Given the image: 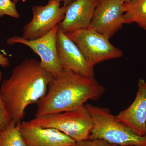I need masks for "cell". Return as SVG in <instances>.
Wrapping results in <instances>:
<instances>
[{
    "label": "cell",
    "instance_id": "obj_6",
    "mask_svg": "<svg viewBox=\"0 0 146 146\" xmlns=\"http://www.w3.org/2000/svg\"><path fill=\"white\" fill-rule=\"evenodd\" d=\"M58 29V25L44 36L33 40H27L22 36L15 35L7 39L6 44L8 46L22 44L30 48L40 57L42 67L55 77L63 70L57 54L56 43Z\"/></svg>",
    "mask_w": 146,
    "mask_h": 146
},
{
    "label": "cell",
    "instance_id": "obj_18",
    "mask_svg": "<svg viewBox=\"0 0 146 146\" xmlns=\"http://www.w3.org/2000/svg\"><path fill=\"white\" fill-rule=\"evenodd\" d=\"M10 65V61L8 58L3 54H0V66L3 68H7Z\"/></svg>",
    "mask_w": 146,
    "mask_h": 146
},
{
    "label": "cell",
    "instance_id": "obj_15",
    "mask_svg": "<svg viewBox=\"0 0 146 146\" xmlns=\"http://www.w3.org/2000/svg\"><path fill=\"white\" fill-rule=\"evenodd\" d=\"M5 15L16 19H19L21 17L16 3L11 0H0V18Z\"/></svg>",
    "mask_w": 146,
    "mask_h": 146
},
{
    "label": "cell",
    "instance_id": "obj_12",
    "mask_svg": "<svg viewBox=\"0 0 146 146\" xmlns=\"http://www.w3.org/2000/svg\"><path fill=\"white\" fill-rule=\"evenodd\" d=\"M135 99L130 106L121 111L116 119L131 129L136 134L146 136V82L140 78Z\"/></svg>",
    "mask_w": 146,
    "mask_h": 146
},
{
    "label": "cell",
    "instance_id": "obj_20",
    "mask_svg": "<svg viewBox=\"0 0 146 146\" xmlns=\"http://www.w3.org/2000/svg\"><path fill=\"white\" fill-rule=\"evenodd\" d=\"M122 1V2L123 3H125L128 2L130 1H131V0H121Z\"/></svg>",
    "mask_w": 146,
    "mask_h": 146
},
{
    "label": "cell",
    "instance_id": "obj_22",
    "mask_svg": "<svg viewBox=\"0 0 146 146\" xmlns=\"http://www.w3.org/2000/svg\"></svg>",
    "mask_w": 146,
    "mask_h": 146
},
{
    "label": "cell",
    "instance_id": "obj_21",
    "mask_svg": "<svg viewBox=\"0 0 146 146\" xmlns=\"http://www.w3.org/2000/svg\"><path fill=\"white\" fill-rule=\"evenodd\" d=\"M11 1H12L13 3H15L16 4V3L18 2L20 0H11Z\"/></svg>",
    "mask_w": 146,
    "mask_h": 146
},
{
    "label": "cell",
    "instance_id": "obj_11",
    "mask_svg": "<svg viewBox=\"0 0 146 146\" xmlns=\"http://www.w3.org/2000/svg\"><path fill=\"white\" fill-rule=\"evenodd\" d=\"M99 0H74L66 6L65 16L58 24L65 33L89 28Z\"/></svg>",
    "mask_w": 146,
    "mask_h": 146
},
{
    "label": "cell",
    "instance_id": "obj_1",
    "mask_svg": "<svg viewBox=\"0 0 146 146\" xmlns=\"http://www.w3.org/2000/svg\"><path fill=\"white\" fill-rule=\"evenodd\" d=\"M53 78L40 61L35 58H27L14 67L0 87L2 99L13 121L21 122L27 106L44 96Z\"/></svg>",
    "mask_w": 146,
    "mask_h": 146
},
{
    "label": "cell",
    "instance_id": "obj_13",
    "mask_svg": "<svg viewBox=\"0 0 146 146\" xmlns=\"http://www.w3.org/2000/svg\"><path fill=\"white\" fill-rule=\"evenodd\" d=\"M125 24H136L146 31V0L124 3Z\"/></svg>",
    "mask_w": 146,
    "mask_h": 146
},
{
    "label": "cell",
    "instance_id": "obj_16",
    "mask_svg": "<svg viewBox=\"0 0 146 146\" xmlns=\"http://www.w3.org/2000/svg\"><path fill=\"white\" fill-rule=\"evenodd\" d=\"M3 73L0 71V82L2 79ZM13 121L6 109L0 94V130H5L9 126Z\"/></svg>",
    "mask_w": 146,
    "mask_h": 146
},
{
    "label": "cell",
    "instance_id": "obj_8",
    "mask_svg": "<svg viewBox=\"0 0 146 146\" xmlns=\"http://www.w3.org/2000/svg\"><path fill=\"white\" fill-rule=\"evenodd\" d=\"M123 5L121 0H99L89 28L111 39L125 24Z\"/></svg>",
    "mask_w": 146,
    "mask_h": 146
},
{
    "label": "cell",
    "instance_id": "obj_3",
    "mask_svg": "<svg viewBox=\"0 0 146 146\" xmlns=\"http://www.w3.org/2000/svg\"><path fill=\"white\" fill-rule=\"evenodd\" d=\"M86 105L94 121L89 139H103L117 146H146V136L138 135L119 121L108 108Z\"/></svg>",
    "mask_w": 146,
    "mask_h": 146
},
{
    "label": "cell",
    "instance_id": "obj_9",
    "mask_svg": "<svg viewBox=\"0 0 146 146\" xmlns=\"http://www.w3.org/2000/svg\"><path fill=\"white\" fill-rule=\"evenodd\" d=\"M56 46L58 59L63 70L95 78L94 65L89 63L77 46L59 29Z\"/></svg>",
    "mask_w": 146,
    "mask_h": 146
},
{
    "label": "cell",
    "instance_id": "obj_14",
    "mask_svg": "<svg viewBox=\"0 0 146 146\" xmlns=\"http://www.w3.org/2000/svg\"><path fill=\"white\" fill-rule=\"evenodd\" d=\"M21 122L13 121L6 129L0 130V146H26L20 131Z\"/></svg>",
    "mask_w": 146,
    "mask_h": 146
},
{
    "label": "cell",
    "instance_id": "obj_10",
    "mask_svg": "<svg viewBox=\"0 0 146 146\" xmlns=\"http://www.w3.org/2000/svg\"><path fill=\"white\" fill-rule=\"evenodd\" d=\"M20 130L26 146H74V140L51 128L32 125L28 121L20 122Z\"/></svg>",
    "mask_w": 146,
    "mask_h": 146
},
{
    "label": "cell",
    "instance_id": "obj_5",
    "mask_svg": "<svg viewBox=\"0 0 146 146\" xmlns=\"http://www.w3.org/2000/svg\"><path fill=\"white\" fill-rule=\"evenodd\" d=\"M65 34L94 66L106 60L120 58L123 54L110 42L109 39L90 28Z\"/></svg>",
    "mask_w": 146,
    "mask_h": 146
},
{
    "label": "cell",
    "instance_id": "obj_17",
    "mask_svg": "<svg viewBox=\"0 0 146 146\" xmlns=\"http://www.w3.org/2000/svg\"><path fill=\"white\" fill-rule=\"evenodd\" d=\"M74 146H117L110 143L105 140L102 139H94L76 142Z\"/></svg>",
    "mask_w": 146,
    "mask_h": 146
},
{
    "label": "cell",
    "instance_id": "obj_19",
    "mask_svg": "<svg viewBox=\"0 0 146 146\" xmlns=\"http://www.w3.org/2000/svg\"><path fill=\"white\" fill-rule=\"evenodd\" d=\"M60 3H63V5L67 6L74 0H56Z\"/></svg>",
    "mask_w": 146,
    "mask_h": 146
},
{
    "label": "cell",
    "instance_id": "obj_4",
    "mask_svg": "<svg viewBox=\"0 0 146 146\" xmlns=\"http://www.w3.org/2000/svg\"><path fill=\"white\" fill-rule=\"evenodd\" d=\"M28 122L57 129L76 142L88 140L94 127L93 118L86 104L74 110L35 117Z\"/></svg>",
    "mask_w": 146,
    "mask_h": 146
},
{
    "label": "cell",
    "instance_id": "obj_2",
    "mask_svg": "<svg viewBox=\"0 0 146 146\" xmlns=\"http://www.w3.org/2000/svg\"><path fill=\"white\" fill-rule=\"evenodd\" d=\"M105 91L95 78L63 70L53 77L46 94L36 103L35 117L77 109L89 100H98Z\"/></svg>",
    "mask_w": 146,
    "mask_h": 146
},
{
    "label": "cell",
    "instance_id": "obj_7",
    "mask_svg": "<svg viewBox=\"0 0 146 146\" xmlns=\"http://www.w3.org/2000/svg\"><path fill=\"white\" fill-rule=\"evenodd\" d=\"M66 9V6H60L56 0H48L45 5L33 6L32 18L24 27L22 37L33 40L44 36L63 21Z\"/></svg>",
    "mask_w": 146,
    "mask_h": 146
}]
</instances>
